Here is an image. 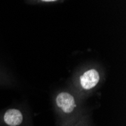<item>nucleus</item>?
Wrapping results in <instances>:
<instances>
[{"mask_svg":"<svg viewBox=\"0 0 126 126\" xmlns=\"http://www.w3.org/2000/svg\"><path fill=\"white\" fill-rule=\"evenodd\" d=\"M100 81V74L97 69L90 67L84 70L78 79V83L82 90L91 91L94 89Z\"/></svg>","mask_w":126,"mask_h":126,"instance_id":"f257e3e1","label":"nucleus"},{"mask_svg":"<svg viewBox=\"0 0 126 126\" xmlns=\"http://www.w3.org/2000/svg\"><path fill=\"white\" fill-rule=\"evenodd\" d=\"M55 104L57 107L66 115L73 113L77 107L75 97L68 91H61L57 94Z\"/></svg>","mask_w":126,"mask_h":126,"instance_id":"f03ea898","label":"nucleus"},{"mask_svg":"<svg viewBox=\"0 0 126 126\" xmlns=\"http://www.w3.org/2000/svg\"><path fill=\"white\" fill-rule=\"evenodd\" d=\"M2 119L8 126H19L24 121V116L20 110L12 108L5 112Z\"/></svg>","mask_w":126,"mask_h":126,"instance_id":"7ed1b4c3","label":"nucleus"},{"mask_svg":"<svg viewBox=\"0 0 126 126\" xmlns=\"http://www.w3.org/2000/svg\"><path fill=\"white\" fill-rule=\"evenodd\" d=\"M67 126H88V125L85 122V119L84 118H82V119H80L74 122V123L68 125Z\"/></svg>","mask_w":126,"mask_h":126,"instance_id":"20e7f679","label":"nucleus"},{"mask_svg":"<svg viewBox=\"0 0 126 126\" xmlns=\"http://www.w3.org/2000/svg\"><path fill=\"white\" fill-rule=\"evenodd\" d=\"M43 2H55L57 0H42Z\"/></svg>","mask_w":126,"mask_h":126,"instance_id":"39448f33","label":"nucleus"}]
</instances>
